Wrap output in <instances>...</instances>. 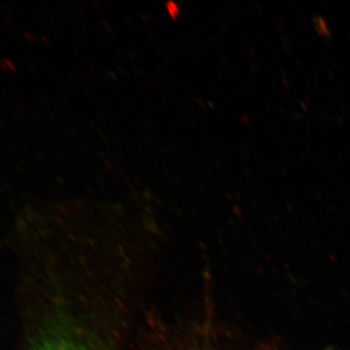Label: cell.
<instances>
[{
    "label": "cell",
    "mask_w": 350,
    "mask_h": 350,
    "mask_svg": "<svg viewBox=\"0 0 350 350\" xmlns=\"http://www.w3.org/2000/svg\"><path fill=\"white\" fill-rule=\"evenodd\" d=\"M31 350H88L70 338L59 334L48 335L41 338Z\"/></svg>",
    "instance_id": "6da1fadb"
}]
</instances>
